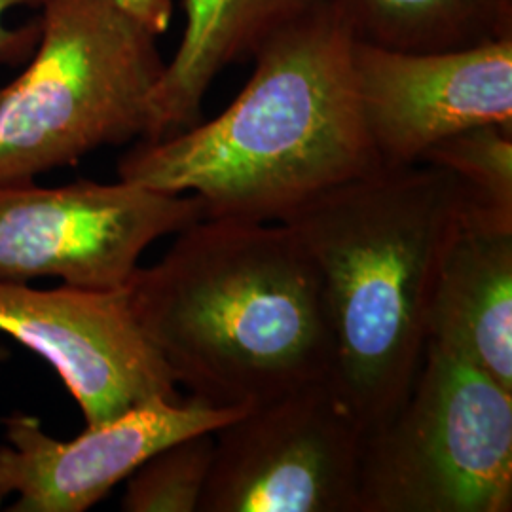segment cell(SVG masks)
Segmentation results:
<instances>
[{"mask_svg": "<svg viewBox=\"0 0 512 512\" xmlns=\"http://www.w3.org/2000/svg\"><path fill=\"white\" fill-rule=\"evenodd\" d=\"M126 289L175 382L209 406L253 408L332 376L321 281L283 222L203 217Z\"/></svg>", "mask_w": 512, "mask_h": 512, "instance_id": "6da1fadb", "label": "cell"}, {"mask_svg": "<svg viewBox=\"0 0 512 512\" xmlns=\"http://www.w3.org/2000/svg\"><path fill=\"white\" fill-rule=\"evenodd\" d=\"M355 38L327 8L270 38L234 103L156 141H139L118 177L194 194L205 217L279 222L323 190L370 173L380 160L355 90Z\"/></svg>", "mask_w": 512, "mask_h": 512, "instance_id": "7a4b0ae2", "label": "cell"}, {"mask_svg": "<svg viewBox=\"0 0 512 512\" xmlns=\"http://www.w3.org/2000/svg\"><path fill=\"white\" fill-rule=\"evenodd\" d=\"M463 207L452 173L414 164L336 184L279 220L317 270L334 344L330 382L365 433L414 384L433 281Z\"/></svg>", "mask_w": 512, "mask_h": 512, "instance_id": "3957f363", "label": "cell"}, {"mask_svg": "<svg viewBox=\"0 0 512 512\" xmlns=\"http://www.w3.org/2000/svg\"><path fill=\"white\" fill-rule=\"evenodd\" d=\"M38 21L35 52L0 86V184L145 139L167 63L158 37L112 0H44Z\"/></svg>", "mask_w": 512, "mask_h": 512, "instance_id": "277c9868", "label": "cell"}, {"mask_svg": "<svg viewBox=\"0 0 512 512\" xmlns=\"http://www.w3.org/2000/svg\"><path fill=\"white\" fill-rule=\"evenodd\" d=\"M512 393L427 342L403 403L366 431L359 512H511Z\"/></svg>", "mask_w": 512, "mask_h": 512, "instance_id": "5b68a950", "label": "cell"}, {"mask_svg": "<svg viewBox=\"0 0 512 512\" xmlns=\"http://www.w3.org/2000/svg\"><path fill=\"white\" fill-rule=\"evenodd\" d=\"M205 217L194 194L143 184H0V281L57 277L88 291L124 289L156 239Z\"/></svg>", "mask_w": 512, "mask_h": 512, "instance_id": "8992f818", "label": "cell"}, {"mask_svg": "<svg viewBox=\"0 0 512 512\" xmlns=\"http://www.w3.org/2000/svg\"><path fill=\"white\" fill-rule=\"evenodd\" d=\"M363 437L330 380L247 408L215 431L198 512H359Z\"/></svg>", "mask_w": 512, "mask_h": 512, "instance_id": "52a82bcc", "label": "cell"}, {"mask_svg": "<svg viewBox=\"0 0 512 512\" xmlns=\"http://www.w3.org/2000/svg\"><path fill=\"white\" fill-rule=\"evenodd\" d=\"M0 332L54 368L86 427L154 399H183L162 355L139 327L126 287L35 289L0 281Z\"/></svg>", "mask_w": 512, "mask_h": 512, "instance_id": "ba28073f", "label": "cell"}, {"mask_svg": "<svg viewBox=\"0 0 512 512\" xmlns=\"http://www.w3.org/2000/svg\"><path fill=\"white\" fill-rule=\"evenodd\" d=\"M355 90L382 167L420 164L459 131L512 128V35L452 50H393L355 40Z\"/></svg>", "mask_w": 512, "mask_h": 512, "instance_id": "9c48e42d", "label": "cell"}, {"mask_svg": "<svg viewBox=\"0 0 512 512\" xmlns=\"http://www.w3.org/2000/svg\"><path fill=\"white\" fill-rule=\"evenodd\" d=\"M243 410L194 397L154 399L86 427L73 440L50 437L35 416L18 412L6 420V444H0V505L18 494L8 511H88L158 450L196 433H215Z\"/></svg>", "mask_w": 512, "mask_h": 512, "instance_id": "30bf717a", "label": "cell"}, {"mask_svg": "<svg viewBox=\"0 0 512 512\" xmlns=\"http://www.w3.org/2000/svg\"><path fill=\"white\" fill-rule=\"evenodd\" d=\"M427 336L512 393V219L465 203L435 274Z\"/></svg>", "mask_w": 512, "mask_h": 512, "instance_id": "8fae6325", "label": "cell"}, {"mask_svg": "<svg viewBox=\"0 0 512 512\" xmlns=\"http://www.w3.org/2000/svg\"><path fill=\"white\" fill-rule=\"evenodd\" d=\"M330 4L332 0H183V37L150 97L145 141L202 122L203 99L224 69L251 59L270 38Z\"/></svg>", "mask_w": 512, "mask_h": 512, "instance_id": "7c38bea8", "label": "cell"}, {"mask_svg": "<svg viewBox=\"0 0 512 512\" xmlns=\"http://www.w3.org/2000/svg\"><path fill=\"white\" fill-rule=\"evenodd\" d=\"M355 40L393 50H452L511 37L512 0H332Z\"/></svg>", "mask_w": 512, "mask_h": 512, "instance_id": "4fadbf2b", "label": "cell"}, {"mask_svg": "<svg viewBox=\"0 0 512 512\" xmlns=\"http://www.w3.org/2000/svg\"><path fill=\"white\" fill-rule=\"evenodd\" d=\"M420 164L452 173L465 192L467 207L512 219V128L484 124L459 131L429 148Z\"/></svg>", "mask_w": 512, "mask_h": 512, "instance_id": "5bb4252c", "label": "cell"}, {"mask_svg": "<svg viewBox=\"0 0 512 512\" xmlns=\"http://www.w3.org/2000/svg\"><path fill=\"white\" fill-rule=\"evenodd\" d=\"M215 452V433L177 440L139 465L128 478L124 512H196Z\"/></svg>", "mask_w": 512, "mask_h": 512, "instance_id": "9a60e30c", "label": "cell"}, {"mask_svg": "<svg viewBox=\"0 0 512 512\" xmlns=\"http://www.w3.org/2000/svg\"><path fill=\"white\" fill-rule=\"evenodd\" d=\"M44 0H0V65L19 67L29 61L37 48L40 21L31 19L21 25H8L6 18L12 10L31 6L40 8Z\"/></svg>", "mask_w": 512, "mask_h": 512, "instance_id": "2e32d148", "label": "cell"}, {"mask_svg": "<svg viewBox=\"0 0 512 512\" xmlns=\"http://www.w3.org/2000/svg\"><path fill=\"white\" fill-rule=\"evenodd\" d=\"M114 6L131 21L154 37L167 33L173 21V0H112Z\"/></svg>", "mask_w": 512, "mask_h": 512, "instance_id": "e0dca14e", "label": "cell"}, {"mask_svg": "<svg viewBox=\"0 0 512 512\" xmlns=\"http://www.w3.org/2000/svg\"><path fill=\"white\" fill-rule=\"evenodd\" d=\"M4 353H6V349H0V357H4Z\"/></svg>", "mask_w": 512, "mask_h": 512, "instance_id": "ac0fdd59", "label": "cell"}]
</instances>
